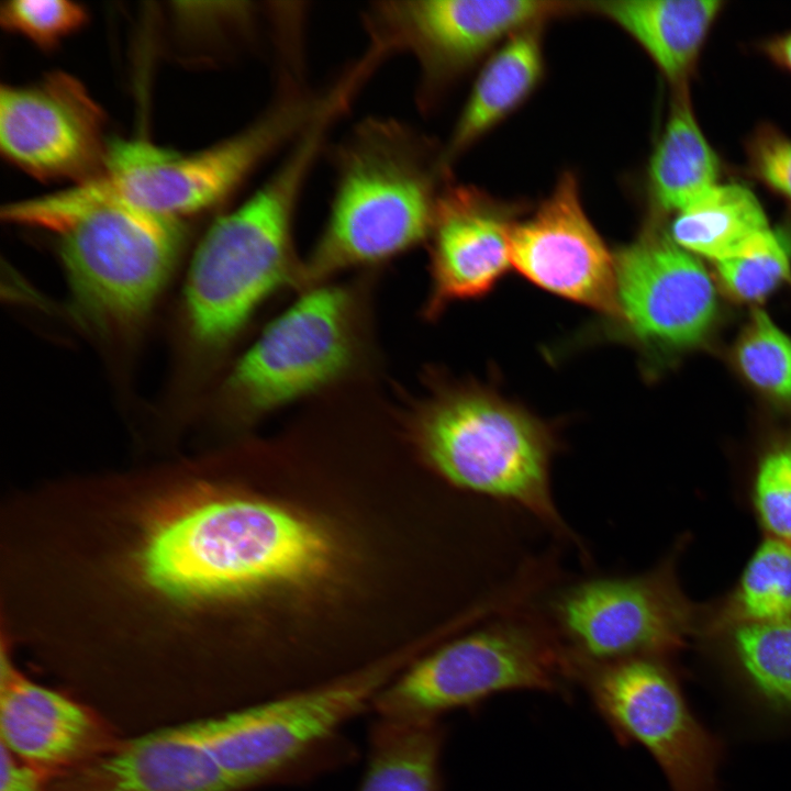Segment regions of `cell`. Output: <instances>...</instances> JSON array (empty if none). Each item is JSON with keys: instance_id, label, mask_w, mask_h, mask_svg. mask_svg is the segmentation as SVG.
<instances>
[{"instance_id": "9c48e42d", "label": "cell", "mask_w": 791, "mask_h": 791, "mask_svg": "<svg viewBox=\"0 0 791 791\" xmlns=\"http://www.w3.org/2000/svg\"><path fill=\"white\" fill-rule=\"evenodd\" d=\"M582 2L548 0H396L370 4L364 13L367 51L379 62L411 54L421 77L419 100L426 107L439 88L516 32L562 14Z\"/></svg>"}, {"instance_id": "8fae6325", "label": "cell", "mask_w": 791, "mask_h": 791, "mask_svg": "<svg viewBox=\"0 0 791 791\" xmlns=\"http://www.w3.org/2000/svg\"><path fill=\"white\" fill-rule=\"evenodd\" d=\"M352 299L339 288L300 298L263 332L229 379V396L246 413L285 404L337 377L354 350Z\"/></svg>"}, {"instance_id": "ac0fdd59", "label": "cell", "mask_w": 791, "mask_h": 791, "mask_svg": "<svg viewBox=\"0 0 791 791\" xmlns=\"http://www.w3.org/2000/svg\"><path fill=\"white\" fill-rule=\"evenodd\" d=\"M543 24L511 35L486 62L442 153L446 169L535 90L544 73Z\"/></svg>"}, {"instance_id": "603a6c76", "label": "cell", "mask_w": 791, "mask_h": 791, "mask_svg": "<svg viewBox=\"0 0 791 791\" xmlns=\"http://www.w3.org/2000/svg\"><path fill=\"white\" fill-rule=\"evenodd\" d=\"M729 360L756 394L791 414V336L766 311H751L733 343Z\"/></svg>"}, {"instance_id": "277c9868", "label": "cell", "mask_w": 791, "mask_h": 791, "mask_svg": "<svg viewBox=\"0 0 791 791\" xmlns=\"http://www.w3.org/2000/svg\"><path fill=\"white\" fill-rule=\"evenodd\" d=\"M416 430L426 459L447 481L524 511L582 548L553 495L556 439L536 417L490 391L457 388L422 408Z\"/></svg>"}, {"instance_id": "9a60e30c", "label": "cell", "mask_w": 791, "mask_h": 791, "mask_svg": "<svg viewBox=\"0 0 791 791\" xmlns=\"http://www.w3.org/2000/svg\"><path fill=\"white\" fill-rule=\"evenodd\" d=\"M509 208L471 186L442 189L431 229L428 312L489 291L511 264Z\"/></svg>"}, {"instance_id": "6da1fadb", "label": "cell", "mask_w": 791, "mask_h": 791, "mask_svg": "<svg viewBox=\"0 0 791 791\" xmlns=\"http://www.w3.org/2000/svg\"><path fill=\"white\" fill-rule=\"evenodd\" d=\"M1 218L54 236L77 305L108 328L145 315L182 239L179 220L134 204L104 176L7 204Z\"/></svg>"}, {"instance_id": "d4e9b609", "label": "cell", "mask_w": 791, "mask_h": 791, "mask_svg": "<svg viewBox=\"0 0 791 791\" xmlns=\"http://www.w3.org/2000/svg\"><path fill=\"white\" fill-rule=\"evenodd\" d=\"M718 289L739 303L757 304L791 283V223L772 229L753 253L713 264Z\"/></svg>"}, {"instance_id": "2e32d148", "label": "cell", "mask_w": 791, "mask_h": 791, "mask_svg": "<svg viewBox=\"0 0 791 791\" xmlns=\"http://www.w3.org/2000/svg\"><path fill=\"white\" fill-rule=\"evenodd\" d=\"M694 642L729 708L750 731L791 735V623L732 625Z\"/></svg>"}, {"instance_id": "44dd1931", "label": "cell", "mask_w": 791, "mask_h": 791, "mask_svg": "<svg viewBox=\"0 0 791 791\" xmlns=\"http://www.w3.org/2000/svg\"><path fill=\"white\" fill-rule=\"evenodd\" d=\"M445 738L441 720L376 715L356 791H443L441 759Z\"/></svg>"}, {"instance_id": "7402d4cb", "label": "cell", "mask_w": 791, "mask_h": 791, "mask_svg": "<svg viewBox=\"0 0 791 791\" xmlns=\"http://www.w3.org/2000/svg\"><path fill=\"white\" fill-rule=\"evenodd\" d=\"M770 623H791V543L764 536L732 588L703 604L699 636L732 625Z\"/></svg>"}, {"instance_id": "4fadbf2b", "label": "cell", "mask_w": 791, "mask_h": 791, "mask_svg": "<svg viewBox=\"0 0 791 791\" xmlns=\"http://www.w3.org/2000/svg\"><path fill=\"white\" fill-rule=\"evenodd\" d=\"M511 264L541 288L619 314L615 258L582 207L579 185L565 172L527 220L514 223Z\"/></svg>"}, {"instance_id": "83f0119b", "label": "cell", "mask_w": 791, "mask_h": 791, "mask_svg": "<svg viewBox=\"0 0 791 791\" xmlns=\"http://www.w3.org/2000/svg\"><path fill=\"white\" fill-rule=\"evenodd\" d=\"M0 791H51L53 776L18 759L1 746Z\"/></svg>"}, {"instance_id": "5b68a950", "label": "cell", "mask_w": 791, "mask_h": 791, "mask_svg": "<svg viewBox=\"0 0 791 791\" xmlns=\"http://www.w3.org/2000/svg\"><path fill=\"white\" fill-rule=\"evenodd\" d=\"M567 655L541 615H502L413 662L376 697L379 716L441 720L508 691L564 694Z\"/></svg>"}, {"instance_id": "f1b7e54d", "label": "cell", "mask_w": 791, "mask_h": 791, "mask_svg": "<svg viewBox=\"0 0 791 791\" xmlns=\"http://www.w3.org/2000/svg\"><path fill=\"white\" fill-rule=\"evenodd\" d=\"M759 49L775 65L791 74V29L764 40Z\"/></svg>"}, {"instance_id": "e0dca14e", "label": "cell", "mask_w": 791, "mask_h": 791, "mask_svg": "<svg viewBox=\"0 0 791 791\" xmlns=\"http://www.w3.org/2000/svg\"><path fill=\"white\" fill-rule=\"evenodd\" d=\"M720 0H599L583 2L627 33L675 89L686 88L723 11Z\"/></svg>"}, {"instance_id": "7a4b0ae2", "label": "cell", "mask_w": 791, "mask_h": 791, "mask_svg": "<svg viewBox=\"0 0 791 791\" xmlns=\"http://www.w3.org/2000/svg\"><path fill=\"white\" fill-rule=\"evenodd\" d=\"M335 167L330 215L302 269L308 281L388 259L430 235L446 170L420 133L390 118L359 122L337 148Z\"/></svg>"}, {"instance_id": "30bf717a", "label": "cell", "mask_w": 791, "mask_h": 791, "mask_svg": "<svg viewBox=\"0 0 791 791\" xmlns=\"http://www.w3.org/2000/svg\"><path fill=\"white\" fill-rule=\"evenodd\" d=\"M619 314L640 344L681 356L710 343L721 323L718 286L701 258L649 226L615 257Z\"/></svg>"}, {"instance_id": "5bb4252c", "label": "cell", "mask_w": 791, "mask_h": 791, "mask_svg": "<svg viewBox=\"0 0 791 791\" xmlns=\"http://www.w3.org/2000/svg\"><path fill=\"white\" fill-rule=\"evenodd\" d=\"M0 745L53 776L70 772L113 749L124 737L94 705L38 683L1 643Z\"/></svg>"}, {"instance_id": "8992f818", "label": "cell", "mask_w": 791, "mask_h": 791, "mask_svg": "<svg viewBox=\"0 0 791 791\" xmlns=\"http://www.w3.org/2000/svg\"><path fill=\"white\" fill-rule=\"evenodd\" d=\"M688 536L638 575L580 579L554 592L542 616L571 658L609 662L672 659L702 625L703 604L687 597L678 564Z\"/></svg>"}, {"instance_id": "ba28073f", "label": "cell", "mask_w": 791, "mask_h": 791, "mask_svg": "<svg viewBox=\"0 0 791 791\" xmlns=\"http://www.w3.org/2000/svg\"><path fill=\"white\" fill-rule=\"evenodd\" d=\"M569 665L571 681L586 690L616 738L643 746L671 791H723V740L692 710L671 659L569 658Z\"/></svg>"}, {"instance_id": "3957f363", "label": "cell", "mask_w": 791, "mask_h": 791, "mask_svg": "<svg viewBox=\"0 0 791 791\" xmlns=\"http://www.w3.org/2000/svg\"><path fill=\"white\" fill-rule=\"evenodd\" d=\"M334 120L327 111L316 115L272 175L220 216L198 245L185 300L191 331L202 344L226 342L292 272L297 203Z\"/></svg>"}, {"instance_id": "7c38bea8", "label": "cell", "mask_w": 791, "mask_h": 791, "mask_svg": "<svg viewBox=\"0 0 791 791\" xmlns=\"http://www.w3.org/2000/svg\"><path fill=\"white\" fill-rule=\"evenodd\" d=\"M102 130L100 108L66 73L0 89L1 153L35 178L82 182L99 177L107 153Z\"/></svg>"}, {"instance_id": "4316f807", "label": "cell", "mask_w": 791, "mask_h": 791, "mask_svg": "<svg viewBox=\"0 0 791 791\" xmlns=\"http://www.w3.org/2000/svg\"><path fill=\"white\" fill-rule=\"evenodd\" d=\"M746 174L779 196L791 211V138L771 123L750 133L746 146Z\"/></svg>"}, {"instance_id": "cb8c5ba5", "label": "cell", "mask_w": 791, "mask_h": 791, "mask_svg": "<svg viewBox=\"0 0 791 791\" xmlns=\"http://www.w3.org/2000/svg\"><path fill=\"white\" fill-rule=\"evenodd\" d=\"M746 498L765 536L791 543V431L773 432L758 444Z\"/></svg>"}, {"instance_id": "484cf974", "label": "cell", "mask_w": 791, "mask_h": 791, "mask_svg": "<svg viewBox=\"0 0 791 791\" xmlns=\"http://www.w3.org/2000/svg\"><path fill=\"white\" fill-rule=\"evenodd\" d=\"M86 20V10L66 0H13L3 2L0 9L3 27L41 48H53Z\"/></svg>"}, {"instance_id": "ffe728a7", "label": "cell", "mask_w": 791, "mask_h": 791, "mask_svg": "<svg viewBox=\"0 0 791 791\" xmlns=\"http://www.w3.org/2000/svg\"><path fill=\"white\" fill-rule=\"evenodd\" d=\"M772 227L746 186L717 183L673 214L666 233L681 248L712 264L756 250Z\"/></svg>"}, {"instance_id": "52a82bcc", "label": "cell", "mask_w": 791, "mask_h": 791, "mask_svg": "<svg viewBox=\"0 0 791 791\" xmlns=\"http://www.w3.org/2000/svg\"><path fill=\"white\" fill-rule=\"evenodd\" d=\"M292 88L255 123L207 149L182 154L141 138L111 142L103 176L124 198L159 215L179 220L212 208L319 113L323 97Z\"/></svg>"}, {"instance_id": "d6986e66", "label": "cell", "mask_w": 791, "mask_h": 791, "mask_svg": "<svg viewBox=\"0 0 791 791\" xmlns=\"http://www.w3.org/2000/svg\"><path fill=\"white\" fill-rule=\"evenodd\" d=\"M688 87L675 89L647 166V194L658 215L676 214L717 185L722 161L694 115Z\"/></svg>"}]
</instances>
